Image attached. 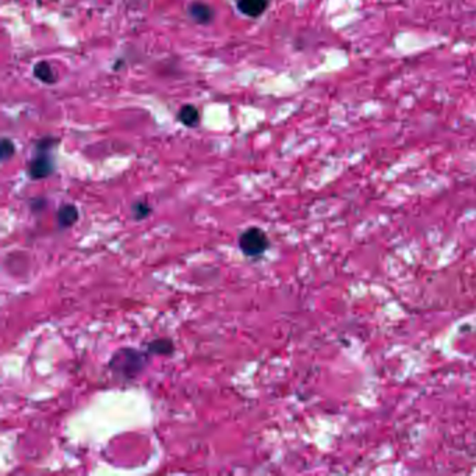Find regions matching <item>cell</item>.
<instances>
[{
	"label": "cell",
	"mask_w": 476,
	"mask_h": 476,
	"mask_svg": "<svg viewBox=\"0 0 476 476\" xmlns=\"http://www.w3.org/2000/svg\"><path fill=\"white\" fill-rule=\"evenodd\" d=\"M144 364H145V353L136 349H130V348L121 349L119 352L114 355V358L110 362V367L114 370V372L127 379L136 377L143 370Z\"/></svg>",
	"instance_id": "obj_1"
},
{
	"label": "cell",
	"mask_w": 476,
	"mask_h": 476,
	"mask_svg": "<svg viewBox=\"0 0 476 476\" xmlns=\"http://www.w3.org/2000/svg\"><path fill=\"white\" fill-rule=\"evenodd\" d=\"M55 140L54 138H42L37 144V155L32 158V161L30 163L28 167V174L31 179L39 180L48 178L55 169L54 160L49 154V149L54 145Z\"/></svg>",
	"instance_id": "obj_2"
},
{
	"label": "cell",
	"mask_w": 476,
	"mask_h": 476,
	"mask_svg": "<svg viewBox=\"0 0 476 476\" xmlns=\"http://www.w3.org/2000/svg\"><path fill=\"white\" fill-rule=\"evenodd\" d=\"M269 238L261 228L251 227L239 236V247L247 257L261 256L269 249Z\"/></svg>",
	"instance_id": "obj_3"
},
{
	"label": "cell",
	"mask_w": 476,
	"mask_h": 476,
	"mask_svg": "<svg viewBox=\"0 0 476 476\" xmlns=\"http://www.w3.org/2000/svg\"><path fill=\"white\" fill-rule=\"evenodd\" d=\"M269 5V0H238V9L249 16V17H258L266 12Z\"/></svg>",
	"instance_id": "obj_4"
},
{
	"label": "cell",
	"mask_w": 476,
	"mask_h": 476,
	"mask_svg": "<svg viewBox=\"0 0 476 476\" xmlns=\"http://www.w3.org/2000/svg\"><path fill=\"white\" fill-rule=\"evenodd\" d=\"M189 14L190 17L198 23V24H208L211 23V20L214 19V12L213 9H211L208 5L205 3H200V2H196L193 5H190L189 8Z\"/></svg>",
	"instance_id": "obj_5"
},
{
	"label": "cell",
	"mask_w": 476,
	"mask_h": 476,
	"mask_svg": "<svg viewBox=\"0 0 476 476\" xmlns=\"http://www.w3.org/2000/svg\"><path fill=\"white\" fill-rule=\"evenodd\" d=\"M79 220V209L73 204H63L58 209V224L61 228H70Z\"/></svg>",
	"instance_id": "obj_6"
},
{
	"label": "cell",
	"mask_w": 476,
	"mask_h": 476,
	"mask_svg": "<svg viewBox=\"0 0 476 476\" xmlns=\"http://www.w3.org/2000/svg\"><path fill=\"white\" fill-rule=\"evenodd\" d=\"M178 119L187 127H196L200 122V112L193 105H185L178 114Z\"/></svg>",
	"instance_id": "obj_7"
},
{
	"label": "cell",
	"mask_w": 476,
	"mask_h": 476,
	"mask_svg": "<svg viewBox=\"0 0 476 476\" xmlns=\"http://www.w3.org/2000/svg\"><path fill=\"white\" fill-rule=\"evenodd\" d=\"M34 76L45 84H54L56 81V76L48 62L37 63L34 66Z\"/></svg>",
	"instance_id": "obj_8"
},
{
	"label": "cell",
	"mask_w": 476,
	"mask_h": 476,
	"mask_svg": "<svg viewBox=\"0 0 476 476\" xmlns=\"http://www.w3.org/2000/svg\"><path fill=\"white\" fill-rule=\"evenodd\" d=\"M147 349H148V353H152V355H171L175 346L171 340L163 338V340H155L149 342Z\"/></svg>",
	"instance_id": "obj_9"
},
{
	"label": "cell",
	"mask_w": 476,
	"mask_h": 476,
	"mask_svg": "<svg viewBox=\"0 0 476 476\" xmlns=\"http://www.w3.org/2000/svg\"><path fill=\"white\" fill-rule=\"evenodd\" d=\"M151 214V207L148 205L147 201H136L133 204V216L136 220H144Z\"/></svg>",
	"instance_id": "obj_10"
},
{
	"label": "cell",
	"mask_w": 476,
	"mask_h": 476,
	"mask_svg": "<svg viewBox=\"0 0 476 476\" xmlns=\"http://www.w3.org/2000/svg\"><path fill=\"white\" fill-rule=\"evenodd\" d=\"M14 151H16V148H14L13 141L9 138H3L2 145H0V156H2V161L3 163L9 161L10 158L14 155Z\"/></svg>",
	"instance_id": "obj_11"
}]
</instances>
